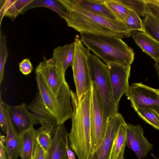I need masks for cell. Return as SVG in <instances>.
I'll return each instance as SVG.
<instances>
[{"label":"cell","mask_w":159,"mask_h":159,"mask_svg":"<svg viewBox=\"0 0 159 159\" xmlns=\"http://www.w3.org/2000/svg\"><path fill=\"white\" fill-rule=\"evenodd\" d=\"M123 22L131 32L134 31L143 32L142 20L139 16L132 10H130Z\"/></svg>","instance_id":"cell-28"},{"label":"cell","mask_w":159,"mask_h":159,"mask_svg":"<svg viewBox=\"0 0 159 159\" xmlns=\"http://www.w3.org/2000/svg\"><path fill=\"white\" fill-rule=\"evenodd\" d=\"M126 123L120 127L112 147L110 159H119L124 157L126 144Z\"/></svg>","instance_id":"cell-22"},{"label":"cell","mask_w":159,"mask_h":159,"mask_svg":"<svg viewBox=\"0 0 159 159\" xmlns=\"http://www.w3.org/2000/svg\"><path fill=\"white\" fill-rule=\"evenodd\" d=\"M146 2L147 12H148L159 20V7L152 3L148 2Z\"/></svg>","instance_id":"cell-34"},{"label":"cell","mask_w":159,"mask_h":159,"mask_svg":"<svg viewBox=\"0 0 159 159\" xmlns=\"http://www.w3.org/2000/svg\"><path fill=\"white\" fill-rule=\"evenodd\" d=\"M0 159H8L5 145L1 140L0 142Z\"/></svg>","instance_id":"cell-35"},{"label":"cell","mask_w":159,"mask_h":159,"mask_svg":"<svg viewBox=\"0 0 159 159\" xmlns=\"http://www.w3.org/2000/svg\"><path fill=\"white\" fill-rule=\"evenodd\" d=\"M66 148L68 159H76L75 157L74 152L69 148L68 145V138L66 140Z\"/></svg>","instance_id":"cell-36"},{"label":"cell","mask_w":159,"mask_h":159,"mask_svg":"<svg viewBox=\"0 0 159 159\" xmlns=\"http://www.w3.org/2000/svg\"><path fill=\"white\" fill-rule=\"evenodd\" d=\"M111 85L114 101L118 108L119 103L122 95L128 90L129 85L131 66H125L111 63L106 64Z\"/></svg>","instance_id":"cell-10"},{"label":"cell","mask_w":159,"mask_h":159,"mask_svg":"<svg viewBox=\"0 0 159 159\" xmlns=\"http://www.w3.org/2000/svg\"><path fill=\"white\" fill-rule=\"evenodd\" d=\"M153 65L157 73L158 78L159 80V65L158 63L156 62Z\"/></svg>","instance_id":"cell-37"},{"label":"cell","mask_w":159,"mask_h":159,"mask_svg":"<svg viewBox=\"0 0 159 159\" xmlns=\"http://www.w3.org/2000/svg\"><path fill=\"white\" fill-rule=\"evenodd\" d=\"M64 7V19L67 26L80 33H90L110 35L121 38L131 36L123 22L102 17L88 10L77 3L76 0H58Z\"/></svg>","instance_id":"cell-1"},{"label":"cell","mask_w":159,"mask_h":159,"mask_svg":"<svg viewBox=\"0 0 159 159\" xmlns=\"http://www.w3.org/2000/svg\"><path fill=\"white\" fill-rule=\"evenodd\" d=\"M126 123L122 115L118 112L111 117L109 119L106 132L102 142L89 159H110L114 140L120 127Z\"/></svg>","instance_id":"cell-11"},{"label":"cell","mask_w":159,"mask_h":159,"mask_svg":"<svg viewBox=\"0 0 159 159\" xmlns=\"http://www.w3.org/2000/svg\"><path fill=\"white\" fill-rule=\"evenodd\" d=\"M36 141L46 152H48L52 142L51 135L42 127L36 130Z\"/></svg>","instance_id":"cell-30"},{"label":"cell","mask_w":159,"mask_h":159,"mask_svg":"<svg viewBox=\"0 0 159 159\" xmlns=\"http://www.w3.org/2000/svg\"><path fill=\"white\" fill-rule=\"evenodd\" d=\"M134 110L145 122L159 130V116L154 111L147 108H139Z\"/></svg>","instance_id":"cell-26"},{"label":"cell","mask_w":159,"mask_h":159,"mask_svg":"<svg viewBox=\"0 0 159 159\" xmlns=\"http://www.w3.org/2000/svg\"><path fill=\"white\" fill-rule=\"evenodd\" d=\"M74 42L55 48L52 57L57 67L65 73L67 68L72 66L75 54Z\"/></svg>","instance_id":"cell-17"},{"label":"cell","mask_w":159,"mask_h":159,"mask_svg":"<svg viewBox=\"0 0 159 159\" xmlns=\"http://www.w3.org/2000/svg\"><path fill=\"white\" fill-rule=\"evenodd\" d=\"M75 52L72 66L76 89V93L80 100L91 89V80L88 60L90 50L83 45L79 36L74 39Z\"/></svg>","instance_id":"cell-6"},{"label":"cell","mask_w":159,"mask_h":159,"mask_svg":"<svg viewBox=\"0 0 159 159\" xmlns=\"http://www.w3.org/2000/svg\"><path fill=\"white\" fill-rule=\"evenodd\" d=\"M144 133L140 125L126 124V144L138 159L144 158L153 148L152 144L143 135Z\"/></svg>","instance_id":"cell-13"},{"label":"cell","mask_w":159,"mask_h":159,"mask_svg":"<svg viewBox=\"0 0 159 159\" xmlns=\"http://www.w3.org/2000/svg\"><path fill=\"white\" fill-rule=\"evenodd\" d=\"M6 134L5 145L8 159H17L20 156L19 135L10 122Z\"/></svg>","instance_id":"cell-21"},{"label":"cell","mask_w":159,"mask_h":159,"mask_svg":"<svg viewBox=\"0 0 159 159\" xmlns=\"http://www.w3.org/2000/svg\"><path fill=\"white\" fill-rule=\"evenodd\" d=\"M44 7L51 10L64 19L65 10L58 0H33L24 9L23 14L27 10L36 7Z\"/></svg>","instance_id":"cell-23"},{"label":"cell","mask_w":159,"mask_h":159,"mask_svg":"<svg viewBox=\"0 0 159 159\" xmlns=\"http://www.w3.org/2000/svg\"><path fill=\"white\" fill-rule=\"evenodd\" d=\"M1 96L0 93V124L3 132L6 134L9 126V121Z\"/></svg>","instance_id":"cell-31"},{"label":"cell","mask_w":159,"mask_h":159,"mask_svg":"<svg viewBox=\"0 0 159 159\" xmlns=\"http://www.w3.org/2000/svg\"><path fill=\"white\" fill-rule=\"evenodd\" d=\"M131 36L136 44L144 53L156 62H159V43L144 32H131Z\"/></svg>","instance_id":"cell-16"},{"label":"cell","mask_w":159,"mask_h":159,"mask_svg":"<svg viewBox=\"0 0 159 159\" xmlns=\"http://www.w3.org/2000/svg\"><path fill=\"white\" fill-rule=\"evenodd\" d=\"M80 39L84 45L107 64L111 63L131 66L134 52L119 37L115 36L82 33Z\"/></svg>","instance_id":"cell-3"},{"label":"cell","mask_w":159,"mask_h":159,"mask_svg":"<svg viewBox=\"0 0 159 159\" xmlns=\"http://www.w3.org/2000/svg\"><path fill=\"white\" fill-rule=\"evenodd\" d=\"M73 107L70 131L68 139L78 159H89L91 155L90 108L91 88L80 100L71 90Z\"/></svg>","instance_id":"cell-2"},{"label":"cell","mask_w":159,"mask_h":159,"mask_svg":"<svg viewBox=\"0 0 159 159\" xmlns=\"http://www.w3.org/2000/svg\"><path fill=\"white\" fill-rule=\"evenodd\" d=\"M19 135L21 159H32L36 141V130L32 127Z\"/></svg>","instance_id":"cell-19"},{"label":"cell","mask_w":159,"mask_h":159,"mask_svg":"<svg viewBox=\"0 0 159 159\" xmlns=\"http://www.w3.org/2000/svg\"><path fill=\"white\" fill-rule=\"evenodd\" d=\"M90 120L92 154L102 142L106 132L109 120L97 89L92 83Z\"/></svg>","instance_id":"cell-7"},{"label":"cell","mask_w":159,"mask_h":159,"mask_svg":"<svg viewBox=\"0 0 159 159\" xmlns=\"http://www.w3.org/2000/svg\"><path fill=\"white\" fill-rule=\"evenodd\" d=\"M119 159H124V157L121 158H120Z\"/></svg>","instance_id":"cell-39"},{"label":"cell","mask_w":159,"mask_h":159,"mask_svg":"<svg viewBox=\"0 0 159 159\" xmlns=\"http://www.w3.org/2000/svg\"></svg>","instance_id":"cell-40"},{"label":"cell","mask_w":159,"mask_h":159,"mask_svg":"<svg viewBox=\"0 0 159 159\" xmlns=\"http://www.w3.org/2000/svg\"><path fill=\"white\" fill-rule=\"evenodd\" d=\"M7 42L5 36L0 35V84L3 81L5 64L8 55Z\"/></svg>","instance_id":"cell-29"},{"label":"cell","mask_w":159,"mask_h":159,"mask_svg":"<svg viewBox=\"0 0 159 159\" xmlns=\"http://www.w3.org/2000/svg\"><path fill=\"white\" fill-rule=\"evenodd\" d=\"M104 3L112 13L119 20L123 22L130 10L117 0H104Z\"/></svg>","instance_id":"cell-25"},{"label":"cell","mask_w":159,"mask_h":159,"mask_svg":"<svg viewBox=\"0 0 159 159\" xmlns=\"http://www.w3.org/2000/svg\"><path fill=\"white\" fill-rule=\"evenodd\" d=\"M36 75L38 92L44 105L56 119L58 125L64 124L71 118L73 112L71 90L69 85L66 82L59 95L56 97L49 90L40 75Z\"/></svg>","instance_id":"cell-4"},{"label":"cell","mask_w":159,"mask_h":159,"mask_svg":"<svg viewBox=\"0 0 159 159\" xmlns=\"http://www.w3.org/2000/svg\"><path fill=\"white\" fill-rule=\"evenodd\" d=\"M33 0H0V23L4 16L15 20L20 14H23L25 8Z\"/></svg>","instance_id":"cell-18"},{"label":"cell","mask_w":159,"mask_h":159,"mask_svg":"<svg viewBox=\"0 0 159 159\" xmlns=\"http://www.w3.org/2000/svg\"><path fill=\"white\" fill-rule=\"evenodd\" d=\"M68 134L64 124L58 126L52 138L48 159H69L66 148Z\"/></svg>","instance_id":"cell-15"},{"label":"cell","mask_w":159,"mask_h":159,"mask_svg":"<svg viewBox=\"0 0 159 159\" xmlns=\"http://www.w3.org/2000/svg\"><path fill=\"white\" fill-rule=\"evenodd\" d=\"M76 1L84 8L95 14L108 19L118 20L105 4L104 0H76Z\"/></svg>","instance_id":"cell-20"},{"label":"cell","mask_w":159,"mask_h":159,"mask_svg":"<svg viewBox=\"0 0 159 159\" xmlns=\"http://www.w3.org/2000/svg\"><path fill=\"white\" fill-rule=\"evenodd\" d=\"M88 63L91 82L97 89L109 119L118 112V108L114 101L107 65L91 53Z\"/></svg>","instance_id":"cell-5"},{"label":"cell","mask_w":159,"mask_h":159,"mask_svg":"<svg viewBox=\"0 0 159 159\" xmlns=\"http://www.w3.org/2000/svg\"><path fill=\"white\" fill-rule=\"evenodd\" d=\"M130 10L139 16H145L147 13L145 0H117Z\"/></svg>","instance_id":"cell-27"},{"label":"cell","mask_w":159,"mask_h":159,"mask_svg":"<svg viewBox=\"0 0 159 159\" xmlns=\"http://www.w3.org/2000/svg\"><path fill=\"white\" fill-rule=\"evenodd\" d=\"M9 122L18 134L38 124L34 114L25 103L11 106L3 102Z\"/></svg>","instance_id":"cell-12"},{"label":"cell","mask_w":159,"mask_h":159,"mask_svg":"<svg viewBox=\"0 0 159 159\" xmlns=\"http://www.w3.org/2000/svg\"><path fill=\"white\" fill-rule=\"evenodd\" d=\"M48 153L36 141L32 159H48Z\"/></svg>","instance_id":"cell-33"},{"label":"cell","mask_w":159,"mask_h":159,"mask_svg":"<svg viewBox=\"0 0 159 159\" xmlns=\"http://www.w3.org/2000/svg\"><path fill=\"white\" fill-rule=\"evenodd\" d=\"M142 21L143 32L159 43V20L147 12Z\"/></svg>","instance_id":"cell-24"},{"label":"cell","mask_w":159,"mask_h":159,"mask_svg":"<svg viewBox=\"0 0 159 159\" xmlns=\"http://www.w3.org/2000/svg\"><path fill=\"white\" fill-rule=\"evenodd\" d=\"M19 69L24 75H26L31 73L33 66L30 60L28 58L24 59L19 64Z\"/></svg>","instance_id":"cell-32"},{"label":"cell","mask_w":159,"mask_h":159,"mask_svg":"<svg viewBox=\"0 0 159 159\" xmlns=\"http://www.w3.org/2000/svg\"><path fill=\"white\" fill-rule=\"evenodd\" d=\"M125 94L134 110L148 108L159 116V89L153 88L141 82L135 83L129 86Z\"/></svg>","instance_id":"cell-8"},{"label":"cell","mask_w":159,"mask_h":159,"mask_svg":"<svg viewBox=\"0 0 159 159\" xmlns=\"http://www.w3.org/2000/svg\"><path fill=\"white\" fill-rule=\"evenodd\" d=\"M27 107L34 114L38 124H40L41 127L53 136L59 125L56 119L44 105L38 92Z\"/></svg>","instance_id":"cell-14"},{"label":"cell","mask_w":159,"mask_h":159,"mask_svg":"<svg viewBox=\"0 0 159 159\" xmlns=\"http://www.w3.org/2000/svg\"><path fill=\"white\" fill-rule=\"evenodd\" d=\"M149 2L152 3L159 7V0H147Z\"/></svg>","instance_id":"cell-38"},{"label":"cell","mask_w":159,"mask_h":159,"mask_svg":"<svg viewBox=\"0 0 159 159\" xmlns=\"http://www.w3.org/2000/svg\"><path fill=\"white\" fill-rule=\"evenodd\" d=\"M35 72L41 76L50 92L57 96L66 82L65 73L56 66L52 58L43 57V60L37 66Z\"/></svg>","instance_id":"cell-9"}]
</instances>
